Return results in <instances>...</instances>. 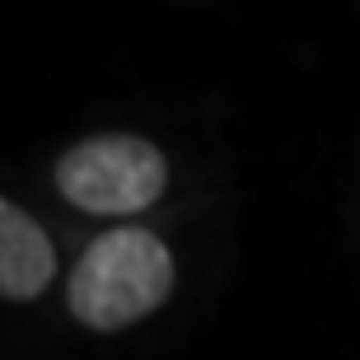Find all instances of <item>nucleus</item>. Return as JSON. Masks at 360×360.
I'll use <instances>...</instances> for the list:
<instances>
[{"label":"nucleus","instance_id":"obj_1","mask_svg":"<svg viewBox=\"0 0 360 360\" xmlns=\"http://www.w3.org/2000/svg\"><path fill=\"white\" fill-rule=\"evenodd\" d=\"M174 248L146 225H117L75 257L66 281L70 319L89 333H122L174 295Z\"/></svg>","mask_w":360,"mask_h":360},{"label":"nucleus","instance_id":"obj_2","mask_svg":"<svg viewBox=\"0 0 360 360\" xmlns=\"http://www.w3.org/2000/svg\"><path fill=\"white\" fill-rule=\"evenodd\" d=\"M52 183L84 215H141L164 197L169 160L150 136L103 131L75 141L56 160Z\"/></svg>","mask_w":360,"mask_h":360},{"label":"nucleus","instance_id":"obj_3","mask_svg":"<svg viewBox=\"0 0 360 360\" xmlns=\"http://www.w3.org/2000/svg\"><path fill=\"white\" fill-rule=\"evenodd\" d=\"M56 281L52 234L14 201H0V295L10 304L38 300Z\"/></svg>","mask_w":360,"mask_h":360}]
</instances>
